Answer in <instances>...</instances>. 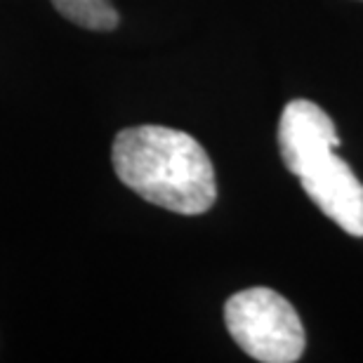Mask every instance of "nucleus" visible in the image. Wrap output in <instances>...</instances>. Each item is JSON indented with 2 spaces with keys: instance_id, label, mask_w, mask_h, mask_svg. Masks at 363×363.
<instances>
[{
  "instance_id": "nucleus-1",
  "label": "nucleus",
  "mask_w": 363,
  "mask_h": 363,
  "mask_svg": "<svg viewBox=\"0 0 363 363\" xmlns=\"http://www.w3.org/2000/svg\"><path fill=\"white\" fill-rule=\"evenodd\" d=\"M111 161L118 179L144 201L177 215H203L217 199L215 170L191 135L137 125L116 135Z\"/></svg>"
},
{
  "instance_id": "nucleus-2",
  "label": "nucleus",
  "mask_w": 363,
  "mask_h": 363,
  "mask_svg": "<svg viewBox=\"0 0 363 363\" xmlns=\"http://www.w3.org/2000/svg\"><path fill=\"white\" fill-rule=\"evenodd\" d=\"M224 323L241 350L262 363H293L307 335L295 307L272 288H248L224 304Z\"/></svg>"
},
{
  "instance_id": "nucleus-3",
  "label": "nucleus",
  "mask_w": 363,
  "mask_h": 363,
  "mask_svg": "<svg viewBox=\"0 0 363 363\" xmlns=\"http://www.w3.org/2000/svg\"><path fill=\"white\" fill-rule=\"evenodd\" d=\"M295 177H300L302 191L325 217H330L345 234L363 238V184L335 149L307 161Z\"/></svg>"
},
{
  "instance_id": "nucleus-4",
  "label": "nucleus",
  "mask_w": 363,
  "mask_h": 363,
  "mask_svg": "<svg viewBox=\"0 0 363 363\" xmlns=\"http://www.w3.org/2000/svg\"><path fill=\"white\" fill-rule=\"evenodd\" d=\"M337 147L340 137L335 123L318 104L309 99H293L283 106L279 121V149L283 163L293 175L321 151Z\"/></svg>"
},
{
  "instance_id": "nucleus-5",
  "label": "nucleus",
  "mask_w": 363,
  "mask_h": 363,
  "mask_svg": "<svg viewBox=\"0 0 363 363\" xmlns=\"http://www.w3.org/2000/svg\"><path fill=\"white\" fill-rule=\"evenodd\" d=\"M57 12L90 31H111L118 26V12L108 0H52Z\"/></svg>"
}]
</instances>
